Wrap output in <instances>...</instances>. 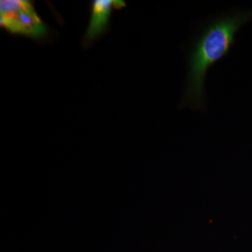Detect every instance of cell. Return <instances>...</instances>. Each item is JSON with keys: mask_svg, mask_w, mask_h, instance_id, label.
I'll use <instances>...</instances> for the list:
<instances>
[{"mask_svg": "<svg viewBox=\"0 0 252 252\" xmlns=\"http://www.w3.org/2000/svg\"><path fill=\"white\" fill-rule=\"evenodd\" d=\"M252 20V9H233L211 19L191 41L187 54V80L180 108L205 110L207 71L230 54L240 28Z\"/></svg>", "mask_w": 252, "mask_h": 252, "instance_id": "cell-1", "label": "cell"}, {"mask_svg": "<svg viewBox=\"0 0 252 252\" xmlns=\"http://www.w3.org/2000/svg\"><path fill=\"white\" fill-rule=\"evenodd\" d=\"M0 26L15 36L42 40L50 36V28L36 13L33 2L28 0H2Z\"/></svg>", "mask_w": 252, "mask_h": 252, "instance_id": "cell-2", "label": "cell"}, {"mask_svg": "<svg viewBox=\"0 0 252 252\" xmlns=\"http://www.w3.org/2000/svg\"><path fill=\"white\" fill-rule=\"evenodd\" d=\"M125 7L126 2L123 0H94L91 2L90 20L82 38L84 49H88L108 32L113 10Z\"/></svg>", "mask_w": 252, "mask_h": 252, "instance_id": "cell-3", "label": "cell"}]
</instances>
